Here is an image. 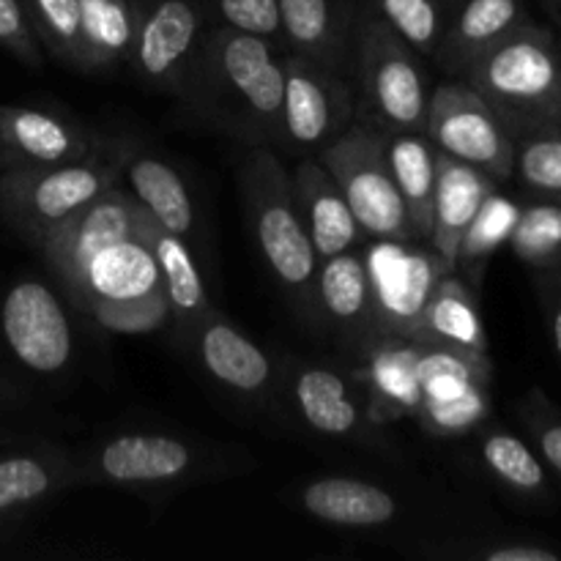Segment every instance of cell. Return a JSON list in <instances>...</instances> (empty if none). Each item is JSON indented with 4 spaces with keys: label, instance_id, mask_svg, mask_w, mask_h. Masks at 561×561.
I'll return each instance as SVG.
<instances>
[{
    "label": "cell",
    "instance_id": "ac0fdd59",
    "mask_svg": "<svg viewBox=\"0 0 561 561\" xmlns=\"http://www.w3.org/2000/svg\"><path fill=\"white\" fill-rule=\"evenodd\" d=\"M135 222L137 201L118 184L80 208L44 241L38 255L66 301L77 290L88 261L104 247L135 236Z\"/></svg>",
    "mask_w": 561,
    "mask_h": 561
},
{
    "label": "cell",
    "instance_id": "3957f363",
    "mask_svg": "<svg viewBox=\"0 0 561 561\" xmlns=\"http://www.w3.org/2000/svg\"><path fill=\"white\" fill-rule=\"evenodd\" d=\"M458 80L469 82L515 137L561 121V33L529 20L477 58Z\"/></svg>",
    "mask_w": 561,
    "mask_h": 561
},
{
    "label": "cell",
    "instance_id": "8d00e7d4",
    "mask_svg": "<svg viewBox=\"0 0 561 561\" xmlns=\"http://www.w3.org/2000/svg\"><path fill=\"white\" fill-rule=\"evenodd\" d=\"M370 5L422 58H433L447 20L442 0H370Z\"/></svg>",
    "mask_w": 561,
    "mask_h": 561
},
{
    "label": "cell",
    "instance_id": "5bb4252c",
    "mask_svg": "<svg viewBox=\"0 0 561 561\" xmlns=\"http://www.w3.org/2000/svg\"><path fill=\"white\" fill-rule=\"evenodd\" d=\"M285 394L301 425L316 436L362 447L383 442V427L373 420L365 392L345 365L290 362Z\"/></svg>",
    "mask_w": 561,
    "mask_h": 561
},
{
    "label": "cell",
    "instance_id": "e575fe53",
    "mask_svg": "<svg viewBox=\"0 0 561 561\" xmlns=\"http://www.w3.org/2000/svg\"><path fill=\"white\" fill-rule=\"evenodd\" d=\"M520 197H561V121L515 137L513 179Z\"/></svg>",
    "mask_w": 561,
    "mask_h": 561
},
{
    "label": "cell",
    "instance_id": "8fae6325",
    "mask_svg": "<svg viewBox=\"0 0 561 561\" xmlns=\"http://www.w3.org/2000/svg\"><path fill=\"white\" fill-rule=\"evenodd\" d=\"M425 131L438 151L482 170L496 184L513 179V135L469 82L453 77L436 82Z\"/></svg>",
    "mask_w": 561,
    "mask_h": 561
},
{
    "label": "cell",
    "instance_id": "d6986e66",
    "mask_svg": "<svg viewBox=\"0 0 561 561\" xmlns=\"http://www.w3.org/2000/svg\"><path fill=\"white\" fill-rule=\"evenodd\" d=\"M420 351L422 340L416 334H381L362 359L345 365L381 427L409 416L414 420L420 409Z\"/></svg>",
    "mask_w": 561,
    "mask_h": 561
},
{
    "label": "cell",
    "instance_id": "603a6c76",
    "mask_svg": "<svg viewBox=\"0 0 561 561\" xmlns=\"http://www.w3.org/2000/svg\"><path fill=\"white\" fill-rule=\"evenodd\" d=\"M135 233L153 255L164 285V296H168L170 321L175 323V332L186 343L197 323L214 310L203 274L197 268L195 252L190 250L186 239L159 225L140 203H137Z\"/></svg>",
    "mask_w": 561,
    "mask_h": 561
},
{
    "label": "cell",
    "instance_id": "d6a6232c",
    "mask_svg": "<svg viewBox=\"0 0 561 561\" xmlns=\"http://www.w3.org/2000/svg\"><path fill=\"white\" fill-rule=\"evenodd\" d=\"M520 214V197L507 195L502 186L491 192L482 201L480 211L474 214L471 225L466 228L463 239H460L458 257H455V274L466 279L471 288H480L482 277L488 272V263L493 261L499 250L513 236L515 222Z\"/></svg>",
    "mask_w": 561,
    "mask_h": 561
},
{
    "label": "cell",
    "instance_id": "6da1fadb",
    "mask_svg": "<svg viewBox=\"0 0 561 561\" xmlns=\"http://www.w3.org/2000/svg\"><path fill=\"white\" fill-rule=\"evenodd\" d=\"M285 55L255 33L206 25L175 99L239 146L279 151Z\"/></svg>",
    "mask_w": 561,
    "mask_h": 561
},
{
    "label": "cell",
    "instance_id": "9a60e30c",
    "mask_svg": "<svg viewBox=\"0 0 561 561\" xmlns=\"http://www.w3.org/2000/svg\"><path fill=\"white\" fill-rule=\"evenodd\" d=\"M137 38L131 75L146 91L179 96L206 22L203 0H131Z\"/></svg>",
    "mask_w": 561,
    "mask_h": 561
},
{
    "label": "cell",
    "instance_id": "7402d4cb",
    "mask_svg": "<svg viewBox=\"0 0 561 561\" xmlns=\"http://www.w3.org/2000/svg\"><path fill=\"white\" fill-rule=\"evenodd\" d=\"M362 0H279L285 53L348 71Z\"/></svg>",
    "mask_w": 561,
    "mask_h": 561
},
{
    "label": "cell",
    "instance_id": "ab89813d",
    "mask_svg": "<svg viewBox=\"0 0 561 561\" xmlns=\"http://www.w3.org/2000/svg\"><path fill=\"white\" fill-rule=\"evenodd\" d=\"M447 557L466 561H561V546L542 537L504 535L460 548V551H449Z\"/></svg>",
    "mask_w": 561,
    "mask_h": 561
},
{
    "label": "cell",
    "instance_id": "ee69618b",
    "mask_svg": "<svg viewBox=\"0 0 561 561\" xmlns=\"http://www.w3.org/2000/svg\"><path fill=\"white\" fill-rule=\"evenodd\" d=\"M458 3H460V0H442V5H444V11H447V14H449V11H453Z\"/></svg>",
    "mask_w": 561,
    "mask_h": 561
},
{
    "label": "cell",
    "instance_id": "cb8c5ba5",
    "mask_svg": "<svg viewBox=\"0 0 561 561\" xmlns=\"http://www.w3.org/2000/svg\"><path fill=\"white\" fill-rule=\"evenodd\" d=\"M529 20L531 14L524 0H460L444 20L442 38L431 60L444 77L458 80L477 58Z\"/></svg>",
    "mask_w": 561,
    "mask_h": 561
},
{
    "label": "cell",
    "instance_id": "60d3db41",
    "mask_svg": "<svg viewBox=\"0 0 561 561\" xmlns=\"http://www.w3.org/2000/svg\"><path fill=\"white\" fill-rule=\"evenodd\" d=\"M0 49L27 69H44V49L33 36L22 0H0Z\"/></svg>",
    "mask_w": 561,
    "mask_h": 561
},
{
    "label": "cell",
    "instance_id": "7bdbcfd3",
    "mask_svg": "<svg viewBox=\"0 0 561 561\" xmlns=\"http://www.w3.org/2000/svg\"><path fill=\"white\" fill-rule=\"evenodd\" d=\"M542 11H546L548 22L561 33V0H540Z\"/></svg>",
    "mask_w": 561,
    "mask_h": 561
},
{
    "label": "cell",
    "instance_id": "f35d334b",
    "mask_svg": "<svg viewBox=\"0 0 561 561\" xmlns=\"http://www.w3.org/2000/svg\"><path fill=\"white\" fill-rule=\"evenodd\" d=\"M203 9H206L208 25L255 33L285 49L279 0H203Z\"/></svg>",
    "mask_w": 561,
    "mask_h": 561
},
{
    "label": "cell",
    "instance_id": "ba28073f",
    "mask_svg": "<svg viewBox=\"0 0 561 561\" xmlns=\"http://www.w3.org/2000/svg\"><path fill=\"white\" fill-rule=\"evenodd\" d=\"M345 195L362 239H414L381 131L354 124L318 153Z\"/></svg>",
    "mask_w": 561,
    "mask_h": 561
},
{
    "label": "cell",
    "instance_id": "d4e9b609",
    "mask_svg": "<svg viewBox=\"0 0 561 561\" xmlns=\"http://www.w3.org/2000/svg\"><path fill=\"white\" fill-rule=\"evenodd\" d=\"M290 184H294L296 206H299L307 233H310L316 255L321 261L365 244L345 195L321 159H296V168L290 170Z\"/></svg>",
    "mask_w": 561,
    "mask_h": 561
},
{
    "label": "cell",
    "instance_id": "30bf717a",
    "mask_svg": "<svg viewBox=\"0 0 561 561\" xmlns=\"http://www.w3.org/2000/svg\"><path fill=\"white\" fill-rule=\"evenodd\" d=\"M356 124V96L348 71L301 55H285L283 142L279 151L318 157Z\"/></svg>",
    "mask_w": 561,
    "mask_h": 561
},
{
    "label": "cell",
    "instance_id": "8992f818",
    "mask_svg": "<svg viewBox=\"0 0 561 561\" xmlns=\"http://www.w3.org/2000/svg\"><path fill=\"white\" fill-rule=\"evenodd\" d=\"M69 305L121 334H146L170 321L162 277L137 233L104 247L88 261Z\"/></svg>",
    "mask_w": 561,
    "mask_h": 561
},
{
    "label": "cell",
    "instance_id": "9c48e42d",
    "mask_svg": "<svg viewBox=\"0 0 561 561\" xmlns=\"http://www.w3.org/2000/svg\"><path fill=\"white\" fill-rule=\"evenodd\" d=\"M201 466V449L175 433L121 431L77 453V485L170 491L192 482Z\"/></svg>",
    "mask_w": 561,
    "mask_h": 561
},
{
    "label": "cell",
    "instance_id": "e0dca14e",
    "mask_svg": "<svg viewBox=\"0 0 561 561\" xmlns=\"http://www.w3.org/2000/svg\"><path fill=\"white\" fill-rule=\"evenodd\" d=\"M107 142L75 115L0 104V170L58 168L93 157Z\"/></svg>",
    "mask_w": 561,
    "mask_h": 561
},
{
    "label": "cell",
    "instance_id": "d590c367",
    "mask_svg": "<svg viewBox=\"0 0 561 561\" xmlns=\"http://www.w3.org/2000/svg\"><path fill=\"white\" fill-rule=\"evenodd\" d=\"M33 36L44 55L80 71L82 20L80 0H22Z\"/></svg>",
    "mask_w": 561,
    "mask_h": 561
},
{
    "label": "cell",
    "instance_id": "52a82bcc",
    "mask_svg": "<svg viewBox=\"0 0 561 561\" xmlns=\"http://www.w3.org/2000/svg\"><path fill=\"white\" fill-rule=\"evenodd\" d=\"M422 340V337H420ZM493 362L488 351L422 340L420 409L414 420L427 436L460 438L491 420Z\"/></svg>",
    "mask_w": 561,
    "mask_h": 561
},
{
    "label": "cell",
    "instance_id": "f1b7e54d",
    "mask_svg": "<svg viewBox=\"0 0 561 561\" xmlns=\"http://www.w3.org/2000/svg\"><path fill=\"white\" fill-rule=\"evenodd\" d=\"M389 170L403 197L409 214L411 236L416 241L431 239L433 225V195L438 179V148L427 131H394L383 135Z\"/></svg>",
    "mask_w": 561,
    "mask_h": 561
},
{
    "label": "cell",
    "instance_id": "4316f807",
    "mask_svg": "<svg viewBox=\"0 0 561 561\" xmlns=\"http://www.w3.org/2000/svg\"><path fill=\"white\" fill-rule=\"evenodd\" d=\"M496 186L502 184H496L488 173L438 151V179L436 195H433V225L427 244L447 263L449 272H455V257H458V247L466 228L471 225L474 214L480 211L482 201Z\"/></svg>",
    "mask_w": 561,
    "mask_h": 561
},
{
    "label": "cell",
    "instance_id": "2e32d148",
    "mask_svg": "<svg viewBox=\"0 0 561 561\" xmlns=\"http://www.w3.org/2000/svg\"><path fill=\"white\" fill-rule=\"evenodd\" d=\"M321 337L334 345L343 365H354L376 343V305L362 247L321 261L316 283Z\"/></svg>",
    "mask_w": 561,
    "mask_h": 561
},
{
    "label": "cell",
    "instance_id": "836d02e7",
    "mask_svg": "<svg viewBox=\"0 0 561 561\" xmlns=\"http://www.w3.org/2000/svg\"><path fill=\"white\" fill-rule=\"evenodd\" d=\"M507 244L531 274L561 272V197H520Z\"/></svg>",
    "mask_w": 561,
    "mask_h": 561
},
{
    "label": "cell",
    "instance_id": "1f68e13d",
    "mask_svg": "<svg viewBox=\"0 0 561 561\" xmlns=\"http://www.w3.org/2000/svg\"><path fill=\"white\" fill-rule=\"evenodd\" d=\"M414 334L431 343L455 345V348L488 351V332L482 323L477 290L460 274H444Z\"/></svg>",
    "mask_w": 561,
    "mask_h": 561
},
{
    "label": "cell",
    "instance_id": "5b68a950",
    "mask_svg": "<svg viewBox=\"0 0 561 561\" xmlns=\"http://www.w3.org/2000/svg\"><path fill=\"white\" fill-rule=\"evenodd\" d=\"M131 148L135 142L129 137H107L93 157L80 162L0 170V219L38 252L66 219L121 184V170Z\"/></svg>",
    "mask_w": 561,
    "mask_h": 561
},
{
    "label": "cell",
    "instance_id": "4fadbf2b",
    "mask_svg": "<svg viewBox=\"0 0 561 561\" xmlns=\"http://www.w3.org/2000/svg\"><path fill=\"white\" fill-rule=\"evenodd\" d=\"M378 334H414L433 290L449 274L427 241L370 239L362 244Z\"/></svg>",
    "mask_w": 561,
    "mask_h": 561
},
{
    "label": "cell",
    "instance_id": "484cf974",
    "mask_svg": "<svg viewBox=\"0 0 561 561\" xmlns=\"http://www.w3.org/2000/svg\"><path fill=\"white\" fill-rule=\"evenodd\" d=\"M296 504L337 529H381L400 515L392 491L356 477H316L296 491Z\"/></svg>",
    "mask_w": 561,
    "mask_h": 561
},
{
    "label": "cell",
    "instance_id": "b9f144b4",
    "mask_svg": "<svg viewBox=\"0 0 561 561\" xmlns=\"http://www.w3.org/2000/svg\"><path fill=\"white\" fill-rule=\"evenodd\" d=\"M531 283H535V294L540 299L542 316H546L551 345L561 362V272L531 274Z\"/></svg>",
    "mask_w": 561,
    "mask_h": 561
},
{
    "label": "cell",
    "instance_id": "7c38bea8",
    "mask_svg": "<svg viewBox=\"0 0 561 561\" xmlns=\"http://www.w3.org/2000/svg\"><path fill=\"white\" fill-rule=\"evenodd\" d=\"M66 299L38 277H22L0 299V343L27 376L55 378L75 359Z\"/></svg>",
    "mask_w": 561,
    "mask_h": 561
},
{
    "label": "cell",
    "instance_id": "ffe728a7",
    "mask_svg": "<svg viewBox=\"0 0 561 561\" xmlns=\"http://www.w3.org/2000/svg\"><path fill=\"white\" fill-rule=\"evenodd\" d=\"M186 343L203 370L228 392L247 400H261L274 389L277 378L274 362L217 307L197 323Z\"/></svg>",
    "mask_w": 561,
    "mask_h": 561
},
{
    "label": "cell",
    "instance_id": "277c9868",
    "mask_svg": "<svg viewBox=\"0 0 561 561\" xmlns=\"http://www.w3.org/2000/svg\"><path fill=\"white\" fill-rule=\"evenodd\" d=\"M351 82L356 124L381 135L425 131L436 82L427 75L425 58L376 14L370 0H362L359 5Z\"/></svg>",
    "mask_w": 561,
    "mask_h": 561
},
{
    "label": "cell",
    "instance_id": "83f0119b",
    "mask_svg": "<svg viewBox=\"0 0 561 561\" xmlns=\"http://www.w3.org/2000/svg\"><path fill=\"white\" fill-rule=\"evenodd\" d=\"M121 186L175 236L190 239L195 233V203L190 186L170 162L135 146L121 170Z\"/></svg>",
    "mask_w": 561,
    "mask_h": 561
},
{
    "label": "cell",
    "instance_id": "f546056e",
    "mask_svg": "<svg viewBox=\"0 0 561 561\" xmlns=\"http://www.w3.org/2000/svg\"><path fill=\"white\" fill-rule=\"evenodd\" d=\"M480 458L488 474L520 502L531 507H548L553 502L551 471L540 460L526 438L507 431L502 425H482L480 431Z\"/></svg>",
    "mask_w": 561,
    "mask_h": 561
},
{
    "label": "cell",
    "instance_id": "74e56055",
    "mask_svg": "<svg viewBox=\"0 0 561 561\" xmlns=\"http://www.w3.org/2000/svg\"><path fill=\"white\" fill-rule=\"evenodd\" d=\"M515 414L546 469L561 480V411L535 387L515 403Z\"/></svg>",
    "mask_w": 561,
    "mask_h": 561
},
{
    "label": "cell",
    "instance_id": "7a4b0ae2",
    "mask_svg": "<svg viewBox=\"0 0 561 561\" xmlns=\"http://www.w3.org/2000/svg\"><path fill=\"white\" fill-rule=\"evenodd\" d=\"M241 195L268 274L279 285L299 321L310 332L321 334L316 299L321 257L316 255V247L296 206L290 170L279 162L277 148H247L241 164Z\"/></svg>",
    "mask_w": 561,
    "mask_h": 561
},
{
    "label": "cell",
    "instance_id": "44dd1931",
    "mask_svg": "<svg viewBox=\"0 0 561 561\" xmlns=\"http://www.w3.org/2000/svg\"><path fill=\"white\" fill-rule=\"evenodd\" d=\"M77 488V453L53 442L0 449V524H11Z\"/></svg>",
    "mask_w": 561,
    "mask_h": 561
},
{
    "label": "cell",
    "instance_id": "4dcf8cb0",
    "mask_svg": "<svg viewBox=\"0 0 561 561\" xmlns=\"http://www.w3.org/2000/svg\"><path fill=\"white\" fill-rule=\"evenodd\" d=\"M80 75L104 77L129 69L137 38L131 0H80Z\"/></svg>",
    "mask_w": 561,
    "mask_h": 561
}]
</instances>
